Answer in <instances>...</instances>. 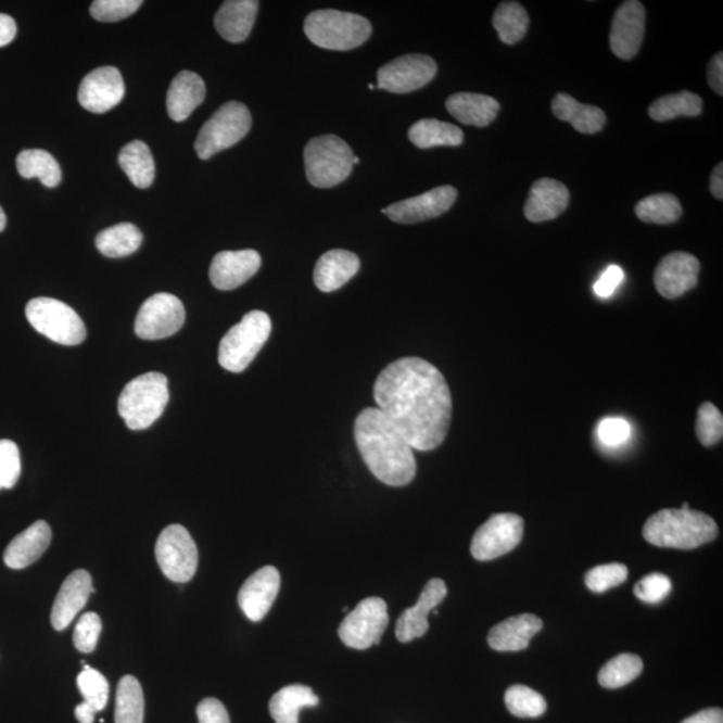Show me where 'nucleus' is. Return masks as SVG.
<instances>
[{"label": "nucleus", "instance_id": "8", "mask_svg": "<svg viewBox=\"0 0 723 723\" xmlns=\"http://www.w3.org/2000/svg\"><path fill=\"white\" fill-rule=\"evenodd\" d=\"M252 126L249 107L244 103H224L199 131L194 149L201 160H208L216 153L237 145L244 139Z\"/></svg>", "mask_w": 723, "mask_h": 723}, {"label": "nucleus", "instance_id": "51", "mask_svg": "<svg viewBox=\"0 0 723 723\" xmlns=\"http://www.w3.org/2000/svg\"><path fill=\"white\" fill-rule=\"evenodd\" d=\"M624 272L621 267L610 266L602 272L600 279L594 286L595 294L600 297H608L613 294L617 287L622 283Z\"/></svg>", "mask_w": 723, "mask_h": 723}, {"label": "nucleus", "instance_id": "42", "mask_svg": "<svg viewBox=\"0 0 723 723\" xmlns=\"http://www.w3.org/2000/svg\"><path fill=\"white\" fill-rule=\"evenodd\" d=\"M77 685L85 702L93 706L97 713L106 708L109 701V683L100 671L85 664L84 671L78 675Z\"/></svg>", "mask_w": 723, "mask_h": 723}, {"label": "nucleus", "instance_id": "55", "mask_svg": "<svg viewBox=\"0 0 723 723\" xmlns=\"http://www.w3.org/2000/svg\"><path fill=\"white\" fill-rule=\"evenodd\" d=\"M710 191L716 200H723V164L715 166L710 177Z\"/></svg>", "mask_w": 723, "mask_h": 723}, {"label": "nucleus", "instance_id": "33", "mask_svg": "<svg viewBox=\"0 0 723 723\" xmlns=\"http://www.w3.org/2000/svg\"><path fill=\"white\" fill-rule=\"evenodd\" d=\"M409 140L420 149L460 147L464 131L456 125L439 119H421L409 129Z\"/></svg>", "mask_w": 723, "mask_h": 723}, {"label": "nucleus", "instance_id": "35", "mask_svg": "<svg viewBox=\"0 0 723 723\" xmlns=\"http://www.w3.org/2000/svg\"><path fill=\"white\" fill-rule=\"evenodd\" d=\"M142 240V233L135 224L120 223L103 229L96 239V245L102 255L117 259L135 254L140 249Z\"/></svg>", "mask_w": 723, "mask_h": 723}, {"label": "nucleus", "instance_id": "39", "mask_svg": "<svg viewBox=\"0 0 723 723\" xmlns=\"http://www.w3.org/2000/svg\"><path fill=\"white\" fill-rule=\"evenodd\" d=\"M635 214L643 223L673 224L682 216L680 200L670 193L652 194L635 206Z\"/></svg>", "mask_w": 723, "mask_h": 723}, {"label": "nucleus", "instance_id": "54", "mask_svg": "<svg viewBox=\"0 0 723 723\" xmlns=\"http://www.w3.org/2000/svg\"><path fill=\"white\" fill-rule=\"evenodd\" d=\"M682 723H723V711L719 708L705 709Z\"/></svg>", "mask_w": 723, "mask_h": 723}, {"label": "nucleus", "instance_id": "37", "mask_svg": "<svg viewBox=\"0 0 723 723\" xmlns=\"http://www.w3.org/2000/svg\"><path fill=\"white\" fill-rule=\"evenodd\" d=\"M493 27L505 45H515L525 37L530 16L519 2H503L493 15Z\"/></svg>", "mask_w": 723, "mask_h": 723}, {"label": "nucleus", "instance_id": "40", "mask_svg": "<svg viewBox=\"0 0 723 723\" xmlns=\"http://www.w3.org/2000/svg\"><path fill=\"white\" fill-rule=\"evenodd\" d=\"M643 671L640 657L621 654L608 661L599 671L598 681L606 688H619L638 678Z\"/></svg>", "mask_w": 723, "mask_h": 723}, {"label": "nucleus", "instance_id": "22", "mask_svg": "<svg viewBox=\"0 0 723 723\" xmlns=\"http://www.w3.org/2000/svg\"><path fill=\"white\" fill-rule=\"evenodd\" d=\"M94 594L93 581L90 573L77 570L63 582L56 595L53 610H51V624L56 631H63L71 625L80 610H84L90 595Z\"/></svg>", "mask_w": 723, "mask_h": 723}, {"label": "nucleus", "instance_id": "31", "mask_svg": "<svg viewBox=\"0 0 723 723\" xmlns=\"http://www.w3.org/2000/svg\"><path fill=\"white\" fill-rule=\"evenodd\" d=\"M319 697L312 687L290 685L274 694L269 701V713L275 723H300V713L304 708H314Z\"/></svg>", "mask_w": 723, "mask_h": 723}, {"label": "nucleus", "instance_id": "43", "mask_svg": "<svg viewBox=\"0 0 723 723\" xmlns=\"http://www.w3.org/2000/svg\"><path fill=\"white\" fill-rule=\"evenodd\" d=\"M696 434L705 447H710L722 441L723 417L722 413L711 404L705 402L699 407L696 422Z\"/></svg>", "mask_w": 723, "mask_h": 723}, {"label": "nucleus", "instance_id": "1", "mask_svg": "<svg viewBox=\"0 0 723 723\" xmlns=\"http://www.w3.org/2000/svg\"><path fill=\"white\" fill-rule=\"evenodd\" d=\"M375 399L413 449L433 451L445 441L452 420L451 389L428 360L401 358L384 367L375 384Z\"/></svg>", "mask_w": 723, "mask_h": 723}, {"label": "nucleus", "instance_id": "48", "mask_svg": "<svg viewBox=\"0 0 723 723\" xmlns=\"http://www.w3.org/2000/svg\"><path fill=\"white\" fill-rule=\"evenodd\" d=\"M671 587L673 585L668 576L662 573H651L636 583L634 594L639 600L656 605L670 594Z\"/></svg>", "mask_w": 723, "mask_h": 723}, {"label": "nucleus", "instance_id": "20", "mask_svg": "<svg viewBox=\"0 0 723 723\" xmlns=\"http://www.w3.org/2000/svg\"><path fill=\"white\" fill-rule=\"evenodd\" d=\"M262 257L254 250L223 251L212 261L210 279L217 290L231 291L254 278Z\"/></svg>", "mask_w": 723, "mask_h": 723}, {"label": "nucleus", "instance_id": "30", "mask_svg": "<svg viewBox=\"0 0 723 723\" xmlns=\"http://www.w3.org/2000/svg\"><path fill=\"white\" fill-rule=\"evenodd\" d=\"M553 112L556 118L567 120L579 134H598L606 124V114L601 109L593 105H583L573 97L559 93L553 101Z\"/></svg>", "mask_w": 723, "mask_h": 723}, {"label": "nucleus", "instance_id": "13", "mask_svg": "<svg viewBox=\"0 0 723 723\" xmlns=\"http://www.w3.org/2000/svg\"><path fill=\"white\" fill-rule=\"evenodd\" d=\"M524 535V520L513 513H497L474 533L470 553L475 560L490 561L513 550Z\"/></svg>", "mask_w": 723, "mask_h": 723}, {"label": "nucleus", "instance_id": "4", "mask_svg": "<svg viewBox=\"0 0 723 723\" xmlns=\"http://www.w3.org/2000/svg\"><path fill=\"white\" fill-rule=\"evenodd\" d=\"M168 402V378L147 372L126 384L118 398V413L130 430H143L163 416Z\"/></svg>", "mask_w": 723, "mask_h": 723}, {"label": "nucleus", "instance_id": "15", "mask_svg": "<svg viewBox=\"0 0 723 723\" xmlns=\"http://www.w3.org/2000/svg\"><path fill=\"white\" fill-rule=\"evenodd\" d=\"M124 78L116 67L96 68L79 85L80 106L91 113L101 114L112 111L124 100Z\"/></svg>", "mask_w": 723, "mask_h": 723}, {"label": "nucleus", "instance_id": "38", "mask_svg": "<svg viewBox=\"0 0 723 723\" xmlns=\"http://www.w3.org/2000/svg\"><path fill=\"white\" fill-rule=\"evenodd\" d=\"M142 687L134 675H125L119 681L116 697V723H143Z\"/></svg>", "mask_w": 723, "mask_h": 723}, {"label": "nucleus", "instance_id": "53", "mask_svg": "<svg viewBox=\"0 0 723 723\" xmlns=\"http://www.w3.org/2000/svg\"><path fill=\"white\" fill-rule=\"evenodd\" d=\"M16 31V23L10 15L0 14V48L13 42Z\"/></svg>", "mask_w": 723, "mask_h": 723}, {"label": "nucleus", "instance_id": "21", "mask_svg": "<svg viewBox=\"0 0 723 723\" xmlns=\"http://www.w3.org/2000/svg\"><path fill=\"white\" fill-rule=\"evenodd\" d=\"M446 584L441 579H432L422 591L416 606L407 608L398 618L395 635L402 643L421 638L429 630V613L445 599Z\"/></svg>", "mask_w": 723, "mask_h": 723}, {"label": "nucleus", "instance_id": "59", "mask_svg": "<svg viewBox=\"0 0 723 723\" xmlns=\"http://www.w3.org/2000/svg\"><path fill=\"white\" fill-rule=\"evenodd\" d=\"M369 89H370V90H375V89H376V86L372 85V84H370V85H369Z\"/></svg>", "mask_w": 723, "mask_h": 723}, {"label": "nucleus", "instance_id": "17", "mask_svg": "<svg viewBox=\"0 0 723 723\" xmlns=\"http://www.w3.org/2000/svg\"><path fill=\"white\" fill-rule=\"evenodd\" d=\"M456 199V188L444 186L434 188L420 196L399 201L382 212L395 223L416 224L444 215L455 204Z\"/></svg>", "mask_w": 723, "mask_h": 723}, {"label": "nucleus", "instance_id": "32", "mask_svg": "<svg viewBox=\"0 0 723 723\" xmlns=\"http://www.w3.org/2000/svg\"><path fill=\"white\" fill-rule=\"evenodd\" d=\"M118 163L135 187L145 189L152 186L156 165L145 142L131 141L120 149Z\"/></svg>", "mask_w": 723, "mask_h": 723}, {"label": "nucleus", "instance_id": "10", "mask_svg": "<svg viewBox=\"0 0 723 723\" xmlns=\"http://www.w3.org/2000/svg\"><path fill=\"white\" fill-rule=\"evenodd\" d=\"M156 559L169 581L187 583L198 571L199 550L191 533L180 524L166 527L157 538Z\"/></svg>", "mask_w": 723, "mask_h": 723}, {"label": "nucleus", "instance_id": "11", "mask_svg": "<svg viewBox=\"0 0 723 723\" xmlns=\"http://www.w3.org/2000/svg\"><path fill=\"white\" fill-rule=\"evenodd\" d=\"M389 625L388 605L381 598L364 599L343 619L340 625V638L354 650H367L380 645L382 635Z\"/></svg>", "mask_w": 723, "mask_h": 723}, {"label": "nucleus", "instance_id": "36", "mask_svg": "<svg viewBox=\"0 0 723 723\" xmlns=\"http://www.w3.org/2000/svg\"><path fill=\"white\" fill-rule=\"evenodd\" d=\"M703 111V100L692 91L661 97L648 107V116L658 123L678 117H697Z\"/></svg>", "mask_w": 723, "mask_h": 723}, {"label": "nucleus", "instance_id": "3", "mask_svg": "<svg viewBox=\"0 0 723 723\" xmlns=\"http://www.w3.org/2000/svg\"><path fill=\"white\" fill-rule=\"evenodd\" d=\"M719 527L710 516L690 509L687 503L680 509H662L643 527L646 542L661 548L696 549L715 541Z\"/></svg>", "mask_w": 723, "mask_h": 723}, {"label": "nucleus", "instance_id": "50", "mask_svg": "<svg viewBox=\"0 0 723 723\" xmlns=\"http://www.w3.org/2000/svg\"><path fill=\"white\" fill-rule=\"evenodd\" d=\"M199 723H231L229 714L219 699L205 698L198 706Z\"/></svg>", "mask_w": 723, "mask_h": 723}, {"label": "nucleus", "instance_id": "6", "mask_svg": "<svg viewBox=\"0 0 723 723\" xmlns=\"http://www.w3.org/2000/svg\"><path fill=\"white\" fill-rule=\"evenodd\" d=\"M272 324L268 314L251 312L240 324L229 329L219 346V364L223 369L241 372L251 365L271 335Z\"/></svg>", "mask_w": 723, "mask_h": 723}, {"label": "nucleus", "instance_id": "25", "mask_svg": "<svg viewBox=\"0 0 723 723\" xmlns=\"http://www.w3.org/2000/svg\"><path fill=\"white\" fill-rule=\"evenodd\" d=\"M542 629L541 618L532 613H522L495 625L487 635V643L496 651L525 650L533 636Z\"/></svg>", "mask_w": 723, "mask_h": 723}, {"label": "nucleus", "instance_id": "57", "mask_svg": "<svg viewBox=\"0 0 723 723\" xmlns=\"http://www.w3.org/2000/svg\"><path fill=\"white\" fill-rule=\"evenodd\" d=\"M8 226V217H5L2 206H0V232Z\"/></svg>", "mask_w": 723, "mask_h": 723}, {"label": "nucleus", "instance_id": "49", "mask_svg": "<svg viewBox=\"0 0 723 723\" xmlns=\"http://www.w3.org/2000/svg\"><path fill=\"white\" fill-rule=\"evenodd\" d=\"M630 434V424L623 418H606L599 423V440L607 446L622 445L629 440Z\"/></svg>", "mask_w": 723, "mask_h": 723}, {"label": "nucleus", "instance_id": "24", "mask_svg": "<svg viewBox=\"0 0 723 723\" xmlns=\"http://www.w3.org/2000/svg\"><path fill=\"white\" fill-rule=\"evenodd\" d=\"M51 543V528L38 520L13 538L5 548L3 560L11 570H23L40 559Z\"/></svg>", "mask_w": 723, "mask_h": 723}, {"label": "nucleus", "instance_id": "9", "mask_svg": "<svg viewBox=\"0 0 723 723\" xmlns=\"http://www.w3.org/2000/svg\"><path fill=\"white\" fill-rule=\"evenodd\" d=\"M26 317L39 334L63 346H77L86 338V327L71 306L53 297H36L27 303Z\"/></svg>", "mask_w": 723, "mask_h": 723}, {"label": "nucleus", "instance_id": "46", "mask_svg": "<svg viewBox=\"0 0 723 723\" xmlns=\"http://www.w3.org/2000/svg\"><path fill=\"white\" fill-rule=\"evenodd\" d=\"M22 470L18 446L10 440H0V490H11L20 480Z\"/></svg>", "mask_w": 723, "mask_h": 723}, {"label": "nucleus", "instance_id": "18", "mask_svg": "<svg viewBox=\"0 0 723 723\" xmlns=\"http://www.w3.org/2000/svg\"><path fill=\"white\" fill-rule=\"evenodd\" d=\"M701 264L687 252H673L664 256L654 274L656 289L665 300H676L698 283Z\"/></svg>", "mask_w": 723, "mask_h": 723}, {"label": "nucleus", "instance_id": "16", "mask_svg": "<svg viewBox=\"0 0 723 723\" xmlns=\"http://www.w3.org/2000/svg\"><path fill=\"white\" fill-rule=\"evenodd\" d=\"M646 9L638 0H627L613 15L610 48L618 59L630 61L639 53L645 37Z\"/></svg>", "mask_w": 723, "mask_h": 723}, {"label": "nucleus", "instance_id": "5", "mask_svg": "<svg viewBox=\"0 0 723 723\" xmlns=\"http://www.w3.org/2000/svg\"><path fill=\"white\" fill-rule=\"evenodd\" d=\"M372 31L364 16L338 10H318L304 22V33L320 49L347 51L359 48Z\"/></svg>", "mask_w": 723, "mask_h": 723}, {"label": "nucleus", "instance_id": "29", "mask_svg": "<svg viewBox=\"0 0 723 723\" xmlns=\"http://www.w3.org/2000/svg\"><path fill=\"white\" fill-rule=\"evenodd\" d=\"M446 109L461 124L485 128L496 119L500 103L490 96L457 93L447 99Z\"/></svg>", "mask_w": 723, "mask_h": 723}, {"label": "nucleus", "instance_id": "7", "mask_svg": "<svg viewBox=\"0 0 723 723\" xmlns=\"http://www.w3.org/2000/svg\"><path fill=\"white\" fill-rule=\"evenodd\" d=\"M354 154L346 141L334 135L315 137L304 149L307 180L317 188H332L352 175Z\"/></svg>", "mask_w": 723, "mask_h": 723}, {"label": "nucleus", "instance_id": "28", "mask_svg": "<svg viewBox=\"0 0 723 723\" xmlns=\"http://www.w3.org/2000/svg\"><path fill=\"white\" fill-rule=\"evenodd\" d=\"M359 257L353 252L344 250H332L321 255L315 266V286L321 292H332L352 280L359 271Z\"/></svg>", "mask_w": 723, "mask_h": 723}, {"label": "nucleus", "instance_id": "41", "mask_svg": "<svg viewBox=\"0 0 723 723\" xmlns=\"http://www.w3.org/2000/svg\"><path fill=\"white\" fill-rule=\"evenodd\" d=\"M505 705L510 714L520 716V719H536L547 710V702L542 694L522 685L508 688L505 693Z\"/></svg>", "mask_w": 723, "mask_h": 723}, {"label": "nucleus", "instance_id": "58", "mask_svg": "<svg viewBox=\"0 0 723 723\" xmlns=\"http://www.w3.org/2000/svg\"><path fill=\"white\" fill-rule=\"evenodd\" d=\"M353 163H354V165H355V164H358V163H359V158H358V157H354Z\"/></svg>", "mask_w": 723, "mask_h": 723}, {"label": "nucleus", "instance_id": "12", "mask_svg": "<svg viewBox=\"0 0 723 723\" xmlns=\"http://www.w3.org/2000/svg\"><path fill=\"white\" fill-rule=\"evenodd\" d=\"M186 321V308L179 297L161 292L142 303L135 331L145 341L165 340L179 332Z\"/></svg>", "mask_w": 723, "mask_h": 723}, {"label": "nucleus", "instance_id": "23", "mask_svg": "<svg viewBox=\"0 0 723 723\" xmlns=\"http://www.w3.org/2000/svg\"><path fill=\"white\" fill-rule=\"evenodd\" d=\"M570 204V191L565 183L548 179L537 180L528 194L524 215L532 223L556 219Z\"/></svg>", "mask_w": 723, "mask_h": 723}, {"label": "nucleus", "instance_id": "44", "mask_svg": "<svg viewBox=\"0 0 723 723\" xmlns=\"http://www.w3.org/2000/svg\"><path fill=\"white\" fill-rule=\"evenodd\" d=\"M627 567L619 565V562H611V565L593 568V570L585 575V585H587L593 593L601 594L610 588L618 587V585L627 581Z\"/></svg>", "mask_w": 723, "mask_h": 723}, {"label": "nucleus", "instance_id": "56", "mask_svg": "<svg viewBox=\"0 0 723 723\" xmlns=\"http://www.w3.org/2000/svg\"><path fill=\"white\" fill-rule=\"evenodd\" d=\"M97 711L88 702L79 703L76 708V719L79 723H93Z\"/></svg>", "mask_w": 723, "mask_h": 723}, {"label": "nucleus", "instance_id": "27", "mask_svg": "<svg viewBox=\"0 0 723 723\" xmlns=\"http://www.w3.org/2000/svg\"><path fill=\"white\" fill-rule=\"evenodd\" d=\"M205 99V84L199 74L183 71L172 80L166 109L169 117L176 123H182L199 107Z\"/></svg>", "mask_w": 723, "mask_h": 723}, {"label": "nucleus", "instance_id": "14", "mask_svg": "<svg viewBox=\"0 0 723 723\" xmlns=\"http://www.w3.org/2000/svg\"><path fill=\"white\" fill-rule=\"evenodd\" d=\"M437 74V63L428 55L409 54L386 63L378 71L377 88L395 94L422 89Z\"/></svg>", "mask_w": 723, "mask_h": 723}, {"label": "nucleus", "instance_id": "45", "mask_svg": "<svg viewBox=\"0 0 723 723\" xmlns=\"http://www.w3.org/2000/svg\"><path fill=\"white\" fill-rule=\"evenodd\" d=\"M141 5V0H96L90 14L96 21L113 23L129 18Z\"/></svg>", "mask_w": 723, "mask_h": 723}, {"label": "nucleus", "instance_id": "52", "mask_svg": "<svg viewBox=\"0 0 723 723\" xmlns=\"http://www.w3.org/2000/svg\"><path fill=\"white\" fill-rule=\"evenodd\" d=\"M708 80L710 88L716 94L723 96V54L719 53L713 56L708 66Z\"/></svg>", "mask_w": 723, "mask_h": 723}, {"label": "nucleus", "instance_id": "19", "mask_svg": "<svg viewBox=\"0 0 723 723\" xmlns=\"http://www.w3.org/2000/svg\"><path fill=\"white\" fill-rule=\"evenodd\" d=\"M280 573L277 568L266 566L246 579L239 591V606L252 622H261L271 610L279 594Z\"/></svg>", "mask_w": 723, "mask_h": 723}, {"label": "nucleus", "instance_id": "26", "mask_svg": "<svg viewBox=\"0 0 723 723\" xmlns=\"http://www.w3.org/2000/svg\"><path fill=\"white\" fill-rule=\"evenodd\" d=\"M259 2L256 0H228L215 16V27L228 42L240 43L249 38L255 25Z\"/></svg>", "mask_w": 723, "mask_h": 723}, {"label": "nucleus", "instance_id": "47", "mask_svg": "<svg viewBox=\"0 0 723 723\" xmlns=\"http://www.w3.org/2000/svg\"><path fill=\"white\" fill-rule=\"evenodd\" d=\"M102 631L101 618L96 612H88L80 617L74 629V646L77 650L90 654L96 650Z\"/></svg>", "mask_w": 723, "mask_h": 723}, {"label": "nucleus", "instance_id": "2", "mask_svg": "<svg viewBox=\"0 0 723 723\" xmlns=\"http://www.w3.org/2000/svg\"><path fill=\"white\" fill-rule=\"evenodd\" d=\"M354 435L366 467L383 484L405 486L415 479L417 462L413 447L378 407L359 413Z\"/></svg>", "mask_w": 723, "mask_h": 723}, {"label": "nucleus", "instance_id": "34", "mask_svg": "<svg viewBox=\"0 0 723 723\" xmlns=\"http://www.w3.org/2000/svg\"><path fill=\"white\" fill-rule=\"evenodd\" d=\"M16 169L23 179H38L48 188H55L62 181L60 164L42 149H27L21 152L16 157Z\"/></svg>", "mask_w": 723, "mask_h": 723}]
</instances>
